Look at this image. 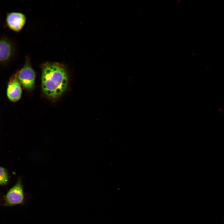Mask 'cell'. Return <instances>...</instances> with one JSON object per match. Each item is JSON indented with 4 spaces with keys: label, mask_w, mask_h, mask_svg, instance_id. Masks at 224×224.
Wrapping results in <instances>:
<instances>
[{
    "label": "cell",
    "mask_w": 224,
    "mask_h": 224,
    "mask_svg": "<svg viewBox=\"0 0 224 224\" xmlns=\"http://www.w3.org/2000/svg\"><path fill=\"white\" fill-rule=\"evenodd\" d=\"M41 87L48 97L56 99L66 91L68 76L65 67L57 63L46 62L42 66Z\"/></svg>",
    "instance_id": "1"
},
{
    "label": "cell",
    "mask_w": 224,
    "mask_h": 224,
    "mask_svg": "<svg viewBox=\"0 0 224 224\" xmlns=\"http://www.w3.org/2000/svg\"><path fill=\"white\" fill-rule=\"evenodd\" d=\"M16 74L19 81L24 89L28 91L33 90L35 86V73L28 57H26L24 66Z\"/></svg>",
    "instance_id": "2"
},
{
    "label": "cell",
    "mask_w": 224,
    "mask_h": 224,
    "mask_svg": "<svg viewBox=\"0 0 224 224\" xmlns=\"http://www.w3.org/2000/svg\"><path fill=\"white\" fill-rule=\"evenodd\" d=\"M25 199L23 185L21 180H19L3 197L2 204L7 207L22 204Z\"/></svg>",
    "instance_id": "3"
},
{
    "label": "cell",
    "mask_w": 224,
    "mask_h": 224,
    "mask_svg": "<svg viewBox=\"0 0 224 224\" xmlns=\"http://www.w3.org/2000/svg\"><path fill=\"white\" fill-rule=\"evenodd\" d=\"M6 93L8 99L12 102H17L21 98L22 86L17 77L16 73L11 77L9 80Z\"/></svg>",
    "instance_id": "4"
},
{
    "label": "cell",
    "mask_w": 224,
    "mask_h": 224,
    "mask_svg": "<svg viewBox=\"0 0 224 224\" xmlns=\"http://www.w3.org/2000/svg\"><path fill=\"white\" fill-rule=\"evenodd\" d=\"M26 18L23 13L19 12L8 13L6 16V21L7 26L11 30L18 32L24 26Z\"/></svg>",
    "instance_id": "5"
},
{
    "label": "cell",
    "mask_w": 224,
    "mask_h": 224,
    "mask_svg": "<svg viewBox=\"0 0 224 224\" xmlns=\"http://www.w3.org/2000/svg\"><path fill=\"white\" fill-rule=\"evenodd\" d=\"M12 44L8 40H0V62H6L11 57L12 53Z\"/></svg>",
    "instance_id": "6"
},
{
    "label": "cell",
    "mask_w": 224,
    "mask_h": 224,
    "mask_svg": "<svg viewBox=\"0 0 224 224\" xmlns=\"http://www.w3.org/2000/svg\"><path fill=\"white\" fill-rule=\"evenodd\" d=\"M8 180V174L6 170L4 168L0 167V185L7 184Z\"/></svg>",
    "instance_id": "7"
}]
</instances>
